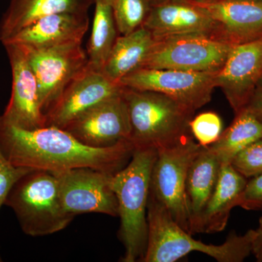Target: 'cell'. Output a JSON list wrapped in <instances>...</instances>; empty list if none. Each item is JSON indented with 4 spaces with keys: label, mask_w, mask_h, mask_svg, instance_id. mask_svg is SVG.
<instances>
[{
    "label": "cell",
    "mask_w": 262,
    "mask_h": 262,
    "mask_svg": "<svg viewBox=\"0 0 262 262\" xmlns=\"http://www.w3.org/2000/svg\"><path fill=\"white\" fill-rule=\"evenodd\" d=\"M0 149L15 166L51 173L91 168L115 174L130 161L134 146L126 140L110 147H91L59 127L29 130L0 120Z\"/></svg>",
    "instance_id": "obj_1"
},
{
    "label": "cell",
    "mask_w": 262,
    "mask_h": 262,
    "mask_svg": "<svg viewBox=\"0 0 262 262\" xmlns=\"http://www.w3.org/2000/svg\"><path fill=\"white\" fill-rule=\"evenodd\" d=\"M148 239L144 262H175L192 252H201L219 262H242L252 253L256 229L238 235L232 232L221 245L193 238L172 218L163 204L150 194L147 206Z\"/></svg>",
    "instance_id": "obj_2"
},
{
    "label": "cell",
    "mask_w": 262,
    "mask_h": 262,
    "mask_svg": "<svg viewBox=\"0 0 262 262\" xmlns=\"http://www.w3.org/2000/svg\"><path fill=\"white\" fill-rule=\"evenodd\" d=\"M154 148H134L130 161L114 174L112 185L118 203V237L125 247L123 262L142 261L148 239L147 206Z\"/></svg>",
    "instance_id": "obj_3"
},
{
    "label": "cell",
    "mask_w": 262,
    "mask_h": 262,
    "mask_svg": "<svg viewBox=\"0 0 262 262\" xmlns=\"http://www.w3.org/2000/svg\"><path fill=\"white\" fill-rule=\"evenodd\" d=\"M134 148L163 149L191 135L189 122L194 111L173 98L154 91L122 87Z\"/></svg>",
    "instance_id": "obj_4"
},
{
    "label": "cell",
    "mask_w": 262,
    "mask_h": 262,
    "mask_svg": "<svg viewBox=\"0 0 262 262\" xmlns=\"http://www.w3.org/2000/svg\"><path fill=\"white\" fill-rule=\"evenodd\" d=\"M5 205L14 211L24 233L32 237L60 232L75 217L62 206L56 177L46 170H34L24 176Z\"/></svg>",
    "instance_id": "obj_5"
},
{
    "label": "cell",
    "mask_w": 262,
    "mask_h": 262,
    "mask_svg": "<svg viewBox=\"0 0 262 262\" xmlns=\"http://www.w3.org/2000/svg\"><path fill=\"white\" fill-rule=\"evenodd\" d=\"M233 46L225 39L206 34L155 38L141 68L219 72Z\"/></svg>",
    "instance_id": "obj_6"
},
{
    "label": "cell",
    "mask_w": 262,
    "mask_h": 262,
    "mask_svg": "<svg viewBox=\"0 0 262 262\" xmlns=\"http://www.w3.org/2000/svg\"><path fill=\"white\" fill-rule=\"evenodd\" d=\"M203 147L190 136L176 145L158 149L151 171L150 194L189 233L186 182L189 167Z\"/></svg>",
    "instance_id": "obj_7"
},
{
    "label": "cell",
    "mask_w": 262,
    "mask_h": 262,
    "mask_svg": "<svg viewBox=\"0 0 262 262\" xmlns=\"http://www.w3.org/2000/svg\"><path fill=\"white\" fill-rule=\"evenodd\" d=\"M18 46L25 53L37 78L39 106L46 117L71 80L87 64V53L82 42L39 50Z\"/></svg>",
    "instance_id": "obj_8"
},
{
    "label": "cell",
    "mask_w": 262,
    "mask_h": 262,
    "mask_svg": "<svg viewBox=\"0 0 262 262\" xmlns=\"http://www.w3.org/2000/svg\"><path fill=\"white\" fill-rule=\"evenodd\" d=\"M217 72L140 68L124 77L118 84L160 93L195 112L211 101Z\"/></svg>",
    "instance_id": "obj_9"
},
{
    "label": "cell",
    "mask_w": 262,
    "mask_h": 262,
    "mask_svg": "<svg viewBox=\"0 0 262 262\" xmlns=\"http://www.w3.org/2000/svg\"><path fill=\"white\" fill-rule=\"evenodd\" d=\"M53 174L58 182L62 206L69 213L118 216V203L112 185L114 174L91 168Z\"/></svg>",
    "instance_id": "obj_10"
},
{
    "label": "cell",
    "mask_w": 262,
    "mask_h": 262,
    "mask_svg": "<svg viewBox=\"0 0 262 262\" xmlns=\"http://www.w3.org/2000/svg\"><path fill=\"white\" fill-rule=\"evenodd\" d=\"M63 130L91 147H110L120 141L130 140V117L122 89L120 94L97 103L76 117Z\"/></svg>",
    "instance_id": "obj_11"
},
{
    "label": "cell",
    "mask_w": 262,
    "mask_h": 262,
    "mask_svg": "<svg viewBox=\"0 0 262 262\" xmlns=\"http://www.w3.org/2000/svg\"><path fill=\"white\" fill-rule=\"evenodd\" d=\"M122 86L113 82L88 62L71 80L46 115V126L63 129L86 110L122 92Z\"/></svg>",
    "instance_id": "obj_12"
},
{
    "label": "cell",
    "mask_w": 262,
    "mask_h": 262,
    "mask_svg": "<svg viewBox=\"0 0 262 262\" xmlns=\"http://www.w3.org/2000/svg\"><path fill=\"white\" fill-rule=\"evenodd\" d=\"M11 65L13 84L9 103L0 120L25 130L46 127L39 106L37 78L23 50L15 44L5 45Z\"/></svg>",
    "instance_id": "obj_13"
},
{
    "label": "cell",
    "mask_w": 262,
    "mask_h": 262,
    "mask_svg": "<svg viewBox=\"0 0 262 262\" xmlns=\"http://www.w3.org/2000/svg\"><path fill=\"white\" fill-rule=\"evenodd\" d=\"M262 77V38L234 45L215 77L234 113L246 107Z\"/></svg>",
    "instance_id": "obj_14"
},
{
    "label": "cell",
    "mask_w": 262,
    "mask_h": 262,
    "mask_svg": "<svg viewBox=\"0 0 262 262\" xmlns=\"http://www.w3.org/2000/svg\"><path fill=\"white\" fill-rule=\"evenodd\" d=\"M143 27L155 38L184 34L220 37L218 27L211 16L187 0H163L152 5Z\"/></svg>",
    "instance_id": "obj_15"
},
{
    "label": "cell",
    "mask_w": 262,
    "mask_h": 262,
    "mask_svg": "<svg viewBox=\"0 0 262 262\" xmlns=\"http://www.w3.org/2000/svg\"><path fill=\"white\" fill-rule=\"evenodd\" d=\"M214 20L219 36L232 45L262 38V3L253 0L191 2Z\"/></svg>",
    "instance_id": "obj_16"
},
{
    "label": "cell",
    "mask_w": 262,
    "mask_h": 262,
    "mask_svg": "<svg viewBox=\"0 0 262 262\" xmlns=\"http://www.w3.org/2000/svg\"><path fill=\"white\" fill-rule=\"evenodd\" d=\"M89 27L88 12L56 13L39 19L3 42L35 50L82 42Z\"/></svg>",
    "instance_id": "obj_17"
},
{
    "label": "cell",
    "mask_w": 262,
    "mask_h": 262,
    "mask_svg": "<svg viewBox=\"0 0 262 262\" xmlns=\"http://www.w3.org/2000/svg\"><path fill=\"white\" fill-rule=\"evenodd\" d=\"M247 182L231 164H222L214 190L202 213L198 233H216L226 228Z\"/></svg>",
    "instance_id": "obj_18"
},
{
    "label": "cell",
    "mask_w": 262,
    "mask_h": 262,
    "mask_svg": "<svg viewBox=\"0 0 262 262\" xmlns=\"http://www.w3.org/2000/svg\"><path fill=\"white\" fill-rule=\"evenodd\" d=\"M222 162L209 148L201 151L191 164L186 182V198L189 217V233H198L202 213L214 190Z\"/></svg>",
    "instance_id": "obj_19"
},
{
    "label": "cell",
    "mask_w": 262,
    "mask_h": 262,
    "mask_svg": "<svg viewBox=\"0 0 262 262\" xmlns=\"http://www.w3.org/2000/svg\"><path fill=\"white\" fill-rule=\"evenodd\" d=\"M92 0H11L0 24L2 42L39 19L61 13H84Z\"/></svg>",
    "instance_id": "obj_20"
},
{
    "label": "cell",
    "mask_w": 262,
    "mask_h": 262,
    "mask_svg": "<svg viewBox=\"0 0 262 262\" xmlns=\"http://www.w3.org/2000/svg\"><path fill=\"white\" fill-rule=\"evenodd\" d=\"M155 42L152 34L143 27L118 36L103 65V73L118 84L124 77L141 68Z\"/></svg>",
    "instance_id": "obj_21"
},
{
    "label": "cell",
    "mask_w": 262,
    "mask_h": 262,
    "mask_svg": "<svg viewBox=\"0 0 262 262\" xmlns=\"http://www.w3.org/2000/svg\"><path fill=\"white\" fill-rule=\"evenodd\" d=\"M262 138V121L248 106L235 114L230 126L208 146L222 164H230L237 153Z\"/></svg>",
    "instance_id": "obj_22"
},
{
    "label": "cell",
    "mask_w": 262,
    "mask_h": 262,
    "mask_svg": "<svg viewBox=\"0 0 262 262\" xmlns=\"http://www.w3.org/2000/svg\"><path fill=\"white\" fill-rule=\"evenodd\" d=\"M94 3V24L86 53L90 64L102 70L119 32L110 0H96Z\"/></svg>",
    "instance_id": "obj_23"
},
{
    "label": "cell",
    "mask_w": 262,
    "mask_h": 262,
    "mask_svg": "<svg viewBox=\"0 0 262 262\" xmlns=\"http://www.w3.org/2000/svg\"><path fill=\"white\" fill-rule=\"evenodd\" d=\"M120 35H125L144 25L152 3L151 0H110Z\"/></svg>",
    "instance_id": "obj_24"
},
{
    "label": "cell",
    "mask_w": 262,
    "mask_h": 262,
    "mask_svg": "<svg viewBox=\"0 0 262 262\" xmlns=\"http://www.w3.org/2000/svg\"><path fill=\"white\" fill-rule=\"evenodd\" d=\"M222 120L216 113L206 112L193 117L189 129L193 138L203 147L214 144L222 134Z\"/></svg>",
    "instance_id": "obj_25"
},
{
    "label": "cell",
    "mask_w": 262,
    "mask_h": 262,
    "mask_svg": "<svg viewBox=\"0 0 262 262\" xmlns=\"http://www.w3.org/2000/svg\"><path fill=\"white\" fill-rule=\"evenodd\" d=\"M230 164L247 179L262 174V138L241 150Z\"/></svg>",
    "instance_id": "obj_26"
},
{
    "label": "cell",
    "mask_w": 262,
    "mask_h": 262,
    "mask_svg": "<svg viewBox=\"0 0 262 262\" xmlns=\"http://www.w3.org/2000/svg\"><path fill=\"white\" fill-rule=\"evenodd\" d=\"M34 169L15 166L5 158L0 149V209L5 205L8 194L24 176ZM0 261H2L0 256Z\"/></svg>",
    "instance_id": "obj_27"
},
{
    "label": "cell",
    "mask_w": 262,
    "mask_h": 262,
    "mask_svg": "<svg viewBox=\"0 0 262 262\" xmlns=\"http://www.w3.org/2000/svg\"><path fill=\"white\" fill-rule=\"evenodd\" d=\"M237 206L248 211H262V174L248 179Z\"/></svg>",
    "instance_id": "obj_28"
},
{
    "label": "cell",
    "mask_w": 262,
    "mask_h": 262,
    "mask_svg": "<svg viewBox=\"0 0 262 262\" xmlns=\"http://www.w3.org/2000/svg\"><path fill=\"white\" fill-rule=\"evenodd\" d=\"M262 121V77L247 106Z\"/></svg>",
    "instance_id": "obj_29"
},
{
    "label": "cell",
    "mask_w": 262,
    "mask_h": 262,
    "mask_svg": "<svg viewBox=\"0 0 262 262\" xmlns=\"http://www.w3.org/2000/svg\"><path fill=\"white\" fill-rule=\"evenodd\" d=\"M256 237L253 241L252 253L258 261H262V216L260 217L259 225L256 229Z\"/></svg>",
    "instance_id": "obj_30"
},
{
    "label": "cell",
    "mask_w": 262,
    "mask_h": 262,
    "mask_svg": "<svg viewBox=\"0 0 262 262\" xmlns=\"http://www.w3.org/2000/svg\"><path fill=\"white\" fill-rule=\"evenodd\" d=\"M187 1H189V2H205V1H210V0H187Z\"/></svg>",
    "instance_id": "obj_31"
},
{
    "label": "cell",
    "mask_w": 262,
    "mask_h": 262,
    "mask_svg": "<svg viewBox=\"0 0 262 262\" xmlns=\"http://www.w3.org/2000/svg\"><path fill=\"white\" fill-rule=\"evenodd\" d=\"M151 3H152V5L155 4V3H158V0H151Z\"/></svg>",
    "instance_id": "obj_32"
},
{
    "label": "cell",
    "mask_w": 262,
    "mask_h": 262,
    "mask_svg": "<svg viewBox=\"0 0 262 262\" xmlns=\"http://www.w3.org/2000/svg\"><path fill=\"white\" fill-rule=\"evenodd\" d=\"M210 1H211V0H210ZM253 1L260 2V3H262V0H253Z\"/></svg>",
    "instance_id": "obj_33"
},
{
    "label": "cell",
    "mask_w": 262,
    "mask_h": 262,
    "mask_svg": "<svg viewBox=\"0 0 262 262\" xmlns=\"http://www.w3.org/2000/svg\"><path fill=\"white\" fill-rule=\"evenodd\" d=\"M93 2H94H94L96 1V0H92Z\"/></svg>",
    "instance_id": "obj_34"
},
{
    "label": "cell",
    "mask_w": 262,
    "mask_h": 262,
    "mask_svg": "<svg viewBox=\"0 0 262 262\" xmlns=\"http://www.w3.org/2000/svg\"><path fill=\"white\" fill-rule=\"evenodd\" d=\"M261 216H262V215H261Z\"/></svg>",
    "instance_id": "obj_35"
}]
</instances>
